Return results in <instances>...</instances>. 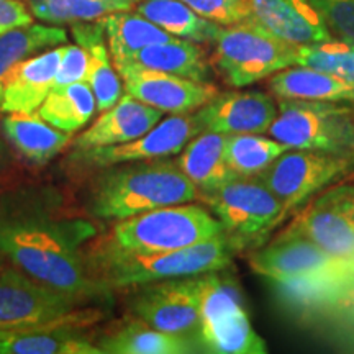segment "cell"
I'll return each mask as SVG.
<instances>
[{
  "label": "cell",
  "instance_id": "18",
  "mask_svg": "<svg viewBox=\"0 0 354 354\" xmlns=\"http://www.w3.org/2000/svg\"><path fill=\"white\" fill-rule=\"evenodd\" d=\"M253 20L294 46L333 39L310 0H251Z\"/></svg>",
  "mask_w": 354,
  "mask_h": 354
},
{
  "label": "cell",
  "instance_id": "25",
  "mask_svg": "<svg viewBox=\"0 0 354 354\" xmlns=\"http://www.w3.org/2000/svg\"><path fill=\"white\" fill-rule=\"evenodd\" d=\"M227 135L201 131L177 154L176 162L187 179L196 185L198 194L218 187L234 177L225 158Z\"/></svg>",
  "mask_w": 354,
  "mask_h": 354
},
{
  "label": "cell",
  "instance_id": "6",
  "mask_svg": "<svg viewBox=\"0 0 354 354\" xmlns=\"http://www.w3.org/2000/svg\"><path fill=\"white\" fill-rule=\"evenodd\" d=\"M214 44L212 64L234 88L253 86L297 64L299 46L274 37L253 19L221 26Z\"/></svg>",
  "mask_w": 354,
  "mask_h": 354
},
{
  "label": "cell",
  "instance_id": "4",
  "mask_svg": "<svg viewBox=\"0 0 354 354\" xmlns=\"http://www.w3.org/2000/svg\"><path fill=\"white\" fill-rule=\"evenodd\" d=\"M105 308V304L57 289L13 264L0 272V330H88L104 320Z\"/></svg>",
  "mask_w": 354,
  "mask_h": 354
},
{
  "label": "cell",
  "instance_id": "39",
  "mask_svg": "<svg viewBox=\"0 0 354 354\" xmlns=\"http://www.w3.org/2000/svg\"><path fill=\"white\" fill-rule=\"evenodd\" d=\"M33 19L24 0H0V35L33 24Z\"/></svg>",
  "mask_w": 354,
  "mask_h": 354
},
{
  "label": "cell",
  "instance_id": "40",
  "mask_svg": "<svg viewBox=\"0 0 354 354\" xmlns=\"http://www.w3.org/2000/svg\"><path fill=\"white\" fill-rule=\"evenodd\" d=\"M15 154L12 153L10 146L7 145L6 138L2 136V131H0V187L6 185L7 179L10 177L13 166H15Z\"/></svg>",
  "mask_w": 354,
  "mask_h": 354
},
{
  "label": "cell",
  "instance_id": "27",
  "mask_svg": "<svg viewBox=\"0 0 354 354\" xmlns=\"http://www.w3.org/2000/svg\"><path fill=\"white\" fill-rule=\"evenodd\" d=\"M122 64H135L140 68L192 79L197 82H210L212 76L207 53L198 46V43L180 38L146 46L136 53L130 61Z\"/></svg>",
  "mask_w": 354,
  "mask_h": 354
},
{
  "label": "cell",
  "instance_id": "15",
  "mask_svg": "<svg viewBox=\"0 0 354 354\" xmlns=\"http://www.w3.org/2000/svg\"><path fill=\"white\" fill-rule=\"evenodd\" d=\"M115 69L127 94L171 115L196 112L220 92L210 82H197L135 64H120Z\"/></svg>",
  "mask_w": 354,
  "mask_h": 354
},
{
  "label": "cell",
  "instance_id": "7",
  "mask_svg": "<svg viewBox=\"0 0 354 354\" xmlns=\"http://www.w3.org/2000/svg\"><path fill=\"white\" fill-rule=\"evenodd\" d=\"M198 202L218 218L236 251L259 245L282 221V203L259 176H234L198 194Z\"/></svg>",
  "mask_w": 354,
  "mask_h": 354
},
{
  "label": "cell",
  "instance_id": "28",
  "mask_svg": "<svg viewBox=\"0 0 354 354\" xmlns=\"http://www.w3.org/2000/svg\"><path fill=\"white\" fill-rule=\"evenodd\" d=\"M100 21L104 25L113 64L127 63L146 46L176 39V37L159 28L151 20L131 10L110 13L100 19Z\"/></svg>",
  "mask_w": 354,
  "mask_h": 354
},
{
  "label": "cell",
  "instance_id": "30",
  "mask_svg": "<svg viewBox=\"0 0 354 354\" xmlns=\"http://www.w3.org/2000/svg\"><path fill=\"white\" fill-rule=\"evenodd\" d=\"M68 43L63 26L50 24H30L0 35V104L3 84L10 71L28 57Z\"/></svg>",
  "mask_w": 354,
  "mask_h": 354
},
{
  "label": "cell",
  "instance_id": "38",
  "mask_svg": "<svg viewBox=\"0 0 354 354\" xmlns=\"http://www.w3.org/2000/svg\"><path fill=\"white\" fill-rule=\"evenodd\" d=\"M87 55L79 44H64L59 68H57L55 87L86 81Z\"/></svg>",
  "mask_w": 354,
  "mask_h": 354
},
{
  "label": "cell",
  "instance_id": "3",
  "mask_svg": "<svg viewBox=\"0 0 354 354\" xmlns=\"http://www.w3.org/2000/svg\"><path fill=\"white\" fill-rule=\"evenodd\" d=\"M236 253L227 234L221 233L197 245L159 253H127L109 245L104 238L88 243L86 258L92 279L110 290L227 271Z\"/></svg>",
  "mask_w": 354,
  "mask_h": 354
},
{
  "label": "cell",
  "instance_id": "16",
  "mask_svg": "<svg viewBox=\"0 0 354 354\" xmlns=\"http://www.w3.org/2000/svg\"><path fill=\"white\" fill-rule=\"evenodd\" d=\"M196 115L203 131L266 133L277 117V102L261 91L218 92Z\"/></svg>",
  "mask_w": 354,
  "mask_h": 354
},
{
  "label": "cell",
  "instance_id": "12",
  "mask_svg": "<svg viewBox=\"0 0 354 354\" xmlns=\"http://www.w3.org/2000/svg\"><path fill=\"white\" fill-rule=\"evenodd\" d=\"M128 310L146 325L196 342L201 335L198 276L167 279L130 287Z\"/></svg>",
  "mask_w": 354,
  "mask_h": 354
},
{
  "label": "cell",
  "instance_id": "5",
  "mask_svg": "<svg viewBox=\"0 0 354 354\" xmlns=\"http://www.w3.org/2000/svg\"><path fill=\"white\" fill-rule=\"evenodd\" d=\"M221 233L223 227L205 205L189 202L117 220L104 240L127 253H159L197 245Z\"/></svg>",
  "mask_w": 354,
  "mask_h": 354
},
{
  "label": "cell",
  "instance_id": "33",
  "mask_svg": "<svg viewBox=\"0 0 354 354\" xmlns=\"http://www.w3.org/2000/svg\"><path fill=\"white\" fill-rule=\"evenodd\" d=\"M287 149L289 146L264 133H236L227 135L225 158L234 176H259Z\"/></svg>",
  "mask_w": 354,
  "mask_h": 354
},
{
  "label": "cell",
  "instance_id": "9",
  "mask_svg": "<svg viewBox=\"0 0 354 354\" xmlns=\"http://www.w3.org/2000/svg\"><path fill=\"white\" fill-rule=\"evenodd\" d=\"M268 133L289 148L354 153V104L277 99Z\"/></svg>",
  "mask_w": 354,
  "mask_h": 354
},
{
  "label": "cell",
  "instance_id": "22",
  "mask_svg": "<svg viewBox=\"0 0 354 354\" xmlns=\"http://www.w3.org/2000/svg\"><path fill=\"white\" fill-rule=\"evenodd\" d=\"M71 33L87 55L86 82L94 92L97 110L100 113L105 112L122 99L125 88L120 74L115 69L109 44L105 43L104 25L100 20L81 21L73 24Z\"/></svg>",
  "mask_w": 354,
  "mask_h": 354
},
{
  "label": "cell",
  "instance_id": "10",
  "mask_svg": "<svg viewBox=\"0 0 354 354\" xmlns=\"http://www.w3.org/2000/svg\"><path fill=\"white\" fill-rule=\"evenodd\" d=\"M354 171V153L290 148L259 174L263 183L282 203V220L302 209L318 192Z\"/></svg>",
  "mask_w": 354,
  "mask_h": 354
},
{
  "label": "cell",
  "instance_id": "26",
  "mask_svg": "<svg viewBox=\"0 0 354 354\" xmlns=\"http://www.w3.org/2000/svg\"><path fill=\"white\" fill-rule=\"evenodd\" d=\"M0 354H102L84 328L0 330Z\"/></svg>",
  "mask_w": 354,
  "mask_h": 354
},
{
  "label": "cell",
  "instance_id": "35",
  "mask_svg": "<svg viewBox=\"0 0 354 354\" xmlns=\"http://www.w3.org/2000/svg\"><path fill=\"white\" fill-rule=\"evenodd\" d=\"M203 19L221 26L243 24L253 19L251 0H183Z\"/></svg>",
  "mask_w": 354,
  "mask_h": 354
},
{
  "label": "cell",
  "instance_id": "29",
  "mask_svg": "<svg viewBox=\"0 0 354 354\" xmlns=\"http://www.w3.org/2000/svg\"><path fill=\"white\" fill-rule=\"evenodd\" d=\"M172 37L198 44L214 43L221 25L203 19L183 0H140L133 8Z\"/></svg>",
  "mask_w": 354,
  "mask_h": 354
},
{
  "label": "cell",
  "instance_id": "42",
  "mask_svg": "<svg viewBox=\"0 0 354 354\" xmlns=\"http://www.w3.org/2000/svg\"><path fill=\"white\" fill-rule=\"evenodd\" d=\"M26 2H28V0H26Z\"/></svg>",
  "mask_w": 354,
  "mask_h": 354
},
{
  "label": "cell",
  "instance_id": "34",
  "mask_svg": "<svg viewBox=\"0 0 354 354\" xmlns=\"http://www.w3.org/2000/svg\"><path fill=\"white\" fill-rule=\"evenodd\" d=\"M297 64L325 71L354 86V43L333 38L325 43L299 46Z\"/></svg>",
  "mask_w": 354,
  "mask_h": 354
},
{
  "label": "cell",
  "instance_id": "23",
  "mask_svg": "<svg viewBox=\"0 0 354 354\" xmlns=\"http://www.w3.org/2000/svg\"><path fill=\"white\" fill-rule=\"evenodd\" d=\"M353 266L338 272L313 274L290 281L271 282L277 300L302 322H323L338 297Z\"/></svg>",
  "mask_w": 354,
  "mask_h": 354
},
{
  "label": "cell",
  "instance_id": "31",
  "mask_svg": "<svg viewBox=\"0 0 354 354\" xmlns=\"http://www.w3.org/2000/svg\"><path fill=\"white\" fill-rule=\"evenodd\" d=\"M97 110L95 97L86 81L53 87L37 112L57 130L74 133L91 122Z\"/></svg>",
  "mask_w": 354,
  "mask_h": 354
},
{
  "label": "cell",
  "instance_id": "8",
  "mask_svg": "<svg viewBox=\"0 0 354 354\" xmlns=\"http://www.w3.org/2000/svg\"><path fill=\"white\" fill-rule=\"evenodd\" d=\"M201 335L203 351L218 354H264V339L256 333L243 305L236 282L223 271L198 274Z\"/></svg>",
  "mask_w": 354,
  "mask_h": 354
},
{
  "label": "cell",
  "instance_id": "21",
  "mask_svg": "<svg viewBox=\"0 0 354 354\" xmlns=\"http://www.w3.org/2000/svg\"><path fill=\"white\" fill-rule=\"evenodd\" d=\"M94 339L104 354H187L202 351L192 339L159 331L133 315L110 325L100 335L94 336Z\"/></svg>",
  "mask_w": 354,
  "mask_h": 354
},
{
  "label": "cell",
  "instance_id": "37",
  "mask_svg": "<svg viewBox=\"0 0 354 354\" xmlns=\"http://www.w3.org/2000/svg\"><path fill=\"white\" fill-rule=\"evenodd\" d=\"M323 322L333 323L336 328L344 330L354 338V266Z\"/></svg>",
  "mask_w": 354,
  "mask_h": 354
},
{
  "label": "cell",
  "instance_id": "19",
  "mask_svg": "<svg viewBox=\"0 0 354 354\" xmlns=\"http://www.w3.org/2000/svg\"><path fill=\"white\" fill-rule=\"evenodd\" d=\"M63 50L64 44L39 53V55L17 64L3 84L0 112H37L51 92V88L55 87Z\"/></svg>",
  "mask_w": 354,
  "mask_h": 354
},
{
  "label": "cell",
  "instance_id": "32",
  "mask_svg": "<svg viewBox=\"0 0 354 354\" xmlns=\"http://www.w3.org/2000/svg\"><path fill=\"white\" fill-rule=\"evenodd\" d=\"M140 0H28L35 19L50 25L95 21L110 13L133 10Z\"/></svg>",
  "mask_w": 354,
  "mask_h": 354
},
{
  "label": "cell",
  "instance_id": "14",
  "mask_svg": "<svg viewBox=\"0 0 354 354\" xmlns=\"http://www.w3.org/2000/svg\"><path fill=\"white\" fill-rule=\"evenodd\" d=\"M251 269L271 282L313 274L338 272L351 264L335 258L305 234L284 230L272 243L250 256Z\"/></svg>",
  "mask_w": 354,
  "mask_h": 354
},
{
  "label": "cell",
  "instance_id": "24",
  "mask_svg": "<svg viewBox=\"0 0 354 354\" xmlns=\"http://www.w3.org/2000/svg\"><path fill=\"white\" fill-rule=\"evenodd\" d=\"M268 87L277 99L354 104V86L308 66L295 64L279 71L269 77Z\"/></svg>",
  "mask_w": 354,
  "mask_h": 354
},
{
  "label": "cell",
  "instance_id": "41",
  "mask_svg": "<svg viewBox=\"0 0 354 354\" xmlns=\"http://www.w3.org/2000/svg\"><path fill=\"white\" fill-rule=\"evenodd\" d=\"M7 266V261H6V256H3L2 253H0V272L3 271V268Z\"/></svg>",
  "mask_w": 354,
  "mask_h": 354
},
{
  "label": "cell",
  "instance_id": "17",
  "mask_svg": "<svg viewBox=\"0 0 354 354\" xmlns=\"http://www.w3.org/2000/svg\"><path fill=\"white\" fill-rule=\"evenodd\" d=\"M162 115L165 112L143 104L125 92L112 109L102 112L100 117L86 131L76 136L71 145L73 149H92L128 143L151 130L162 120Z\"/></svg>",
  "mask_w": 354,
  "mask_h": 354
},
{
  "label": "cell",
  "instance_id": "1",
  "mask_svg": "<svg viewBox=\"0 0 354 354\" xmlns=\"http://www.w3.org/2000/svg\"><path fill=\"white\" fill-rule=\"evenodd\" d=\"M95 236L94 221L55 185L0 187V253L38 281L107 305L112 290L92 279L86 258Z\"/></svg>",
  "mask_w": 354,
  "mask_h": 354
},
{
  "label": "cell",
  "instance_id": "2",
  "mask_svg": "<svg viewBox=\"0 0 354 354\" xmlns=\"http://www.w3.org/2000/svg\"><path fill=\"white\" fill-rule=\"evenodd\" d=\"M86 190L88 215L100 220H123L161 207L198 201V190L177 166L161 158L123 162L92 174Z\"/></svg>",
  "mask_w": 354,
  "mask_h": 354
},
{
  "label": "cell",
  "instance_id": "11",
  "mask_svg": "<svg viewBox=\"0 0 354 354\" xmlns=\"http://www.w3.org/2000/svg\"><path fill=\"white\" fill-rule=\"evenodd\" d=\"M203 131L196 112L176 113L156 123L140 138L122 145L92 149H71L63 166L71 174L88 176L104 167L123 162L148 161L179 154L194 136Z\"/></svg>",
  "mask_w": 354,
  "mask_h": 354
},
{
  "label": "cell",
  "instance_id": "36",
  "mask_svg": "<svg viewBox=\"0 0 354 354\" xmlns=\"http://www.w3.org/2000/svg\"><path fill=\"white\" fill-rule=\"evenodd\" d=\"M331 37L354 43V0H310Z\"/></svg>",
  "mask_w": 354,
  "mask_h": 354
},
{
  "label": "cell",
  "instance_id": "20",
  "mask_svg": "<svg viewBox=\"0 0 354 354\" xmlns=\"http://www.w3.org/2000/svg\"><path fill=\"white\" fill-rule=\"evenodd\" d=\"M0 131L15 158L33 167L50 165L73 143L71 133L44 122L38 112L6 113L0 120Z\"/></svg>",
  "mask_w": 354,
  "mask_h": 354
},
{
  "label": "cell",
  "instance_id": "13",
  "mask_svg": "<svg viewBox=\"0 0 354 354\" xmlns=\"http://www.w3.org/2000/svg\"><path fill=\"white\" fill-rule=\"evenodd\" d=\"M286 230L305 234L331 256L354 266V180L313 196Z\"/></svg>",
  "mask_w": 354,
  "mask_h": 354
}]
</instances>
